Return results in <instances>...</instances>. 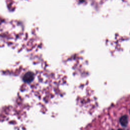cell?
<instances>
[{
  "instance_id": "277c9868",
  "label": "cell",
  "mask_w": 130,
  "mask_h": 130,
  "mask_svg": "<svg viewBox=\"0 0 130 130\" xmlns=\"http://www.w3.org/2000/svg\"><path fill=\"white\" fill-rule=\"evenodd\" d=\"M129 112H130V111H129Z\"/></svg>"
},
{
  "instance_id": "3957f363",
  "label": "cell",
  "mask_w": 130,
  "mask_h": 130,
  "mask_svg": "<svg viewBox=\"0 0 130 130\" xmlns=\"http://www.w3.org/2000/svg\"><path fill=\"white\" fill-rule=\"evenodd\" d=\"M118 130H122V129H118Z\"/></svg>"
},
{
  "instance_id": "7a4b0ae2",
  "label": "cell",
  "mask_w": 130,
  "mask_h": 130,
  "mask_svg": "<svg viewBox=\"0 0 130 130\" xmlns=\"http://www.w3.org/2000/svg\"><path fill=\"white\" fill-rule=\"evenodd\" d=\"M120 123L121 125L123 126H125L127 125L128 123V118L126 115H123L121 116L120 118Z\"/></svg>"
},
{
  "instance_id": "6da1fadb",
  "label": "cell",
  "mask_w": 130,
  "mask_h": 130,
  "mask_svg": "<svg viewBox=\"0 0 130 130\" xmlns=\"http://www.w3.org/2000/svg\"><path fill=\"white\" fill-rule=\"evenodd\" d=\"M34 79V74L32 73L31 72H27L26 73L23 77V80L24 81L26 82H30L31 81Z\"/></svg>"
}]
</instances>
